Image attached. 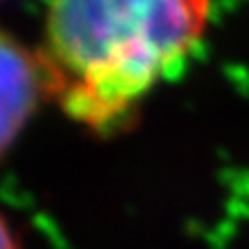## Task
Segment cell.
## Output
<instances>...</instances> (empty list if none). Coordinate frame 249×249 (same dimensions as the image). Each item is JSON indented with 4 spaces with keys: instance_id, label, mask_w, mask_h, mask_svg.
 <instances>
[{
    "instance_id": "1",
    "label": "cell",
    "mask_w": 249,
    "mask_h": 249,
    "mask_svg": "<svg viewBox=\"0 0 249 249\" xmlns=\"http://www.w3.org/2000/svg\"><path fill=\"white\" fill-rule=\"evenodd\" d=\"M210 0H51L35 48L46 99L90 133H123L140 103L186 68Z\"/></svg>"
},
{
    "instance_id": "3",
    "label": "cell",
    "mask_w": 249,
    "mask_h": 249,
    "mask_svg": "<svg viewBox=\"0 0 249 249\" xmlns=\"http://www.w3.org/2000/svg\"><path fill=\"white\" fill-rule=\"evenodd\" d=\"M0 249H20V241L2 212H0Z\"/></svg>"
},
{
    "instance_id": "2",
    "label": "cell",
    "mask_w": 249,
    "mask_h": 249,
    "mask_svg": "<svg viewBox=\"0 0 249 249\" xmlns=\"http://www.w3.org/2000/svg\"><path fill=\"white\" fill-rule=\"evenodd\" d=\"M46 99L37 53L0 26V160Z\"/></svg>"
}]
</instances>
